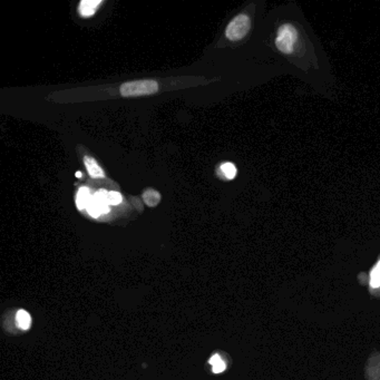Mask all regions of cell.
Returning a JSON list of instances; mask_svg holds the SVG:
<instances>
[{
	"instance_id": "obj_1",
	"label": "cell",
	"mask_w": 380,
	"mask_h": 380,
	"mask_svg": "<svg viewBox=\"0 0 380 380\" xmlns=\"http://www.w3.org/2000/svg\"><path fill=\"white\" fill-rule=\"evenodd\" d=\"M159 91V84L155 81H136L123 84L120 88L123 97H138L153 95Z\"/></svg>"
},
{
	"instance_id": "obj_2",
	"label": "cell",
	"mask_w": 380,
	"mask_h": 380,
	"mask_svg": "<svg viewBox=\"0 0 380 380\" xmlns=\"http://www.w3.org/2000/svg\"><path fill=\"white\" fill-rule=\"evenodd\" d=\"M298 41V32L290 24H284L278 29L275 38V46L281 53L290 54L293 52L295 42Z\"/></svg>"
},
{
	"instance_id": "obj_3",
	"label": "cell",
	"mask_w": 380,
	"mask_h": 380,
	"mask_svg": "<svg viewBox=\"0 0 380 380\" xmlns=\"http://www.w3.org/2000/svg\"><path fill=\"white\" fill-rule=\"evenodd\" d=\"M251 27V21L246 15H239L232 21L226 27L225 35L230 41H241L246 34L249 33Z\"/></svg>"
},
{
	"instance_id": "obj_4",
	"label": "cell",
	"mask_w": 380,
	"mask_h": 380,
	"mask_svg": "<svg viewBox=\"0 0 380 380\" xmlns=\"http://www.w3.org/2000/svg\"><path fill=\"white\" fill-rule=\"evenodd\" d=\"M366 380H380V353L369 357L366 366Z\"/></svg>"
},
{
	"instance_id": "obj_5",
	"label": "cell",
	"mask_w": 380,
	"mask_h": 380,
	"mask_svg": "<svg viewBox=\"0 0 380 380\" xmlns=\"http://www.w3.org/2000/svg\"><path fill=\"white\" fill-rule=\"evenodd\" d=\"M84 164H85L88 174L95 179H103L105 177V173L102 170V167L97 164V162L90 156L84 157Z\"/></svg>"
},
{
	"instance_id": "obj_6",
	"label": "cell",
	"mask_w": 380,
	"mask_h": 380,
	"mask_svg": "<svg viewBox=\"0 0 380 380\" xmlns=\"http://www.w3.org/2000/svg\"><path fill=\"white\" fill-rule=\"evenodd\" d=\"M93 196L91 194L90 190L87 189V187L83 186L81 187L80 190H78L77 192V196H76V205H77V209L78 210H83V209H87L88 204L91 203L92 200H93Z\"/></svg>"
},
{
	"instance_id": "obj_7",
	"label": "cell",
	"mask_w": 380,
	"mask_h": 380,
	"mask_svg": "<svg viewBox=\"0 0 380 380\" xmlns=\"http://www.w3.org/2000/svg\"><path fill=\"white\" fill-rule=\"evenodd\" d=\"M87 211H88V213L93 216V218H98V216H101L102 214H105L110 212V205L100 203V202L94 200V196H93L92 202L87 206Z\"/></svg>"
},
{
	"instance_id": "obj_8",
	"label": "cell",
	"mask_w": 380,
	"mask_h": 380,
	"mask_svg": "<svg viewBox=\"0 0 380 380\" xmlns=\"http://www.w3.org/2000/svg\"><path fill=\"white\" fill-rule=\"evenodd\" d=\"M143 200H144L145 204L150 207H155L160 204L162 200L161 194L154 189H147L144 193H143Z\"/></svg>"
},
{
	"instance_id": "obj_9",
	"label": "cell",
	"mask_w": 380,
	"mask_h": 380,
	"mask_svg": "<svg viewBox=\"0 0 380 380\" xmlns=\"http://www.w3.org/2000/svg\"><path fill=\"white\" fill-rule=\"evenodd\" d=\"M101 4V0H84L80 4V13L84 17L92 16V15L96 12V7Z\"/></svg>"
},
{
	"instance_id": "obj_10",
	"label": "cell",
	"mask_w": 380,
	"mask_h": 380,
	"mask_svg": "<svg viewBox=\"0 0 380 380\" xmlns=\"http://www.w3.org/2000/svg\"><path fill=\"white\" fill-rule=\"evenodd\" d=\"M16 320L19 327L23 330H28L32 325V318L26 310H19L16 314Z\"/></svg>"
},
{
	"instance_id": "obj_11",
	"label": "cell",
	"mask_w": 380,
	"mask_h": 380,
	"mask_svg": "<svg viewBox=\"0 0 380 380\" xmlns=\"http://www.w3.org/2000/svg\"><path fill=\"white\" fill-rule=\"evenodd\" d=\"M209 363L212 364V371L214 373H220L225 370V363L218 353L213 354V356L210 358Z\"/></svg>"
},
{
	"instance_id": "obj_12",
	"label": "cell",
	"mask_w": 380,
	"mask_h": 380,
	"mask_svg": "<svg viewBox=\"0 0 380 380\" xmlns=\"http://www.w3.org/2000/svg\"><path fill=\"white\" fill-rule=\"evenodd\" d=\"M221 171L222 173H223L224 176L226 177L228 180H232L234 179L235 175H236V167L234 164H232V163H224V164L221 165Z\"/></svg>"
},
{
	"instance_id": "obj_13",
	"label": "cell",
	"mask_w": 380,
	"mask_h": 380,
	"mask_svg": "<svg viewBox=\"0 0 380 380\" xmlns=\"http://www.w3.org/2000/svg\"><path fill=\"white\" fill-rule=\"evenodd\" d=\"M122 202V195L118 192H108V205H118Z\"/></svg>"
},
{
	"instance_id": "obj_14",
	"label": "cell",
	"mask_w": 380,
	"mask_h": 380,
	"mask_svg": "<svg viewBox=\"0 0 380 380\" xmlns=\"http://www.w3.org/2000/svg\"><path fill=\"white\" fill-rule=\"evenodd\" d=\"M370 285L372 288H379L380 287V270L378 266L373 268L371 272V280H370Z\"/></svg>"
},
{
	"instance_id": "obj_15",
	"label": "cell",
	"mask_w": 380,
	"mask_h": 380,
	"mask_svg": "<svg viewBox=\"0 0 380 380\" xmlns=\"http://www.w3.org/2000/svg\"><path fill=\"white\" fill-rule=\"evenodd\" d=\"M94 200L100 202V203L108 204V192H106L105 190H100L94 194Z\"/></svg>"
},
{
	"instance_id": "obj_16",
	"label": "cell",
	"mask_w": 380,
	"mask_h": 380,
	"mask_svg": "<svg viewBox=\"0 0 380 380\" xmlns=\"http://www.w3.org/2000/svg\"><path fill=\"white\" fill-rule=\"evenodd\" d=\"M82 175H83V174H82V172H77V173H76V176H77V177H81Z\"/></svg>"
},
{
	"instance_id": "obj_17",
	"label": "cell",
	"mask_w": 380,
	"mask_h": 380,
	"mask_svg": "<svg viewBox=\"0 0 380 380\" xmlns=\"http://www.w3.org/2000/svg\"><path fill=\"white\" fill-rule=\"evenodd\" d=\"M377 266H378V269L380 270V261H379V262H378V264H377Z\"/></svg>"
}]
</instances>
